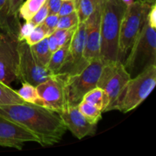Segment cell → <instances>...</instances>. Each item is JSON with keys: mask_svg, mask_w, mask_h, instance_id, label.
Returning a JSON list of instances; mask_svg holds the SVG:
<instances>
[{"mask_svg": "<svg viewBox=\"0 0 156 156\" xmlns=\"http://www.w3.org/2000/svg\"><path fill=\"white\" fill-rule=\"evenodd\" d=\"M0 116L30 131L43 146L59 143L67 130L57 112L29 102L0 106Z\"/></svg>", "mask_w": 156, "mask_h": 156, "instance_id": "6da1fadb", "label": "cell"}, {"mask_svg": "<svg viewBox=\"0 0 156 156\" xmlns=\"http://www.w3.org/2000/svg\"><path fill=\"white\" fill-rule=\"evenodd\" d=\"M126 8L123 0H101L100 58L104 62L120 61L119 34Z\"/></svg>", "mask_w": 156, "mask_h": 156, "instance_id": "7a4b0ae2", "label": "cell"}, {"mask_svg": "<svg viewBox=\"0 0 156 156\" xmlns=\"http://www.w3.org/2000/svg\"><path fill=\"white\" fill-rule=\"evenodd\" d=\"M123 63L131 78L156 65V31L146 21Z\"/></svg>", "mask_w": 156, "mask_h": 156, "instance_id": "3957f363", "label": "cell"}, {"mask_svg": "<svg viewBox=\"0 0 156 156\" xmlns=\"http://www.w3.org/2000/svg\"><path fill=\"white\" fill-rule=\"evenodd\" d=\"M155 85L156 65H153L129 79L111 111L128 113L136 109L150 95Z\"/></svg>", "mask_w": 156, "mask_h": 156, "instance_id": "277c9868", "label": "cell"}, {"mask_svg": "<svg viewBox=\"0 0 156 156\" xmlns=\"http://www.w3.org/2000/svg\"><path fill=\"white\" fill-rule=\"evenodd\" d=\"M103 66L104 61L98 58L90 61L80 71L60 76L64 80L68 106H78L85 94L97 87Z\"/></svg>", "mask_w": 156, "mask_h": 156, "instance_id": "5b68a950", "label": "cell"}, {"mask_svg": "<svg viewBox=\"0 0 156 156\" xmlns=\"http://www.w3.org/2000/svg\"><path fill=\"white\" fill-rule=\"evenodd\" d=\"M151 6L152 5L136 0L126 8L119 34V56L122 62L144 25Z\"/></svg>", "mask_w": 156, "mask_h": 156, "instance_id": "8992f818", "label": "cell"}, {"mask_svg": "<svg viewBox=\"0 0 156 156\" xmlns=\"http://www.w3.org/2000/svg\"><path fill=\"white\" fill-rule=\"evenodd\" d=\"M130 79V76L122 62H104L97 87L105 90L109 98V106L106 112L111 111Z\"/></svg>", "mask_w": 156, "mask_h": 156, "instance_id": "52a82bcc", "label": "cell"}, {"mask_svg": "<svg viewBox=\"0 0 156 156\" xmlns=\"http://www.w3.org/2000/svg\"><path fill=\"white\" fill-rule=\"evenodd\" d=\"M18 62L17 77L22 83L37 86L54 76L47 67L40 65L32 53L30 46L24 40L19 41L18 46Z\"/></svg>", "mask_w": 156, "mask_h": 156, "instance_id": "ba28073f", "label": "cell"}, {"mask_svg": "<svg viewBox=\"0 0 156 156\" xmlns=\"http://www.w3.org/2000/svg\"><path fill=\"white\" fill-rule=\"evenodd\" d=\"M18 37L0 31V82L9 85L17 80Z\"/></svg>", "mask_w": 156, "mask_h": 156, "instance_id": "9c48e42d", "label": "cell"}, {"mask_svg": "<svg viewBox=\"0 0 156 156\" xmlns=\"http://www.w3.org/2000/svg\"><path fill=\"white\" fill-rule=\"evenodd\" d=\"M86 42L85 22L79 23L75 28L69 42L68 56L63 66L57 75L66 76L80 71L89 62L83 58Z\"/></svg>", "mask_w": 156, "mask_h": 156, "instance_id": "30bf717a", "label": "cell"}, {"mask_svg": "<svg viewBox=\"0 0 156 156\" xmlns=\"http://www.w3.org/2000/svg\"><path fill=\"white\" fill-rule=\"evenodd\" d=\"M45 108L59 113L68 107L64 80L54 75L36 86Z\"/></svg>", "mask_w": 156, "mask_h": 156, "instance_id": "8fae6325", "label": "cell"}, {"mask_svg": "<svg viewBox=\"0 0 156 156\" xmlns=\"http://www.w3.org/2000/svg\"><path fill=\"white\" fill-rule=\"evenodd\" d=\"M30 142L39 143V140L23 126L0 116V146L21 150Z\"/></svg>", "mask_w": 156, "mask_h": 156, "instance_id": "7c38bea8", "label": "cell"}, {"mask_svg": "<svg viewBox=\"0 0 156 156\" xmlns=\"http://www.w3.org/2000/svg\"><path fill=\"white\" fill-rule=\"evenodd\" d=\"M101 0L97 5L94 12L85 21L86 42L83 58L88 62L100 58L101 52Z\"/></svg>", "mask_w": 156, "mask_h": 156, "instance_id": "4fadbf2b", "label": "cell"}, {"mask_svg": "<svg viewBox=\"0 0 156 156\" xmlns=\"http://www.w3.org/2000/svg\"><path fill=\"white\" fill-rule=\"evenodd\" d=\"M58 114L66 129L71 131L78 140H82L95 133L97 125L90 123L79 111L77 106H68Z\"/></svg>", "mask_w": 156, "mask_h": 156, "instance_id": "5bb4252c", "label": "cell"}, {"mask_svg": "<svg viewBox=\"0 0 156 156\" xmlns=\"http://www.w3.org/2000/svg\"><path fill=\"white\" fill-rule=\"evenodd\" d=\"M21 26L18 16L11 12L9 0H0V31L18 37Z\"/></svg>", "mask_w": 156, "mask_h": 156, "instance_id": "9a60e30c", "label": "cell"}, {"mask_svg": "<svg viewBox=\"0 0 156 156\" xmlns=\"http://www.w3.org/2000/svg\"><path fill=\"white\" fill-rule=\"evenodd\" d=\"M71 40V39H70ZM69 41L59 47L56 51L52 53L50 59L49 60L47 68L49 71L53 75H57L62 67L65 63L69 53Z\"/></svg>", "mask_w": 156, "mask_h": 156, "instance_id": "2e32d148", "label": "cell"}, {"mask_svg": "<svg viewBox=\"0 0 156 156\" xmlns=\"http://www.w3.org/2000/svg\"><path fill=\"white\" fill-rule=\"evenodd\" d=\"M82 100L97 107L102 111V113L106 112L109 106V98L108 94L105 90L99 87H95L88 91L85 94Z\"/></svg>", "mask_w": 156, "mask_h": 156, "instance_id": "e0dca14e", "label": "cell"}, {"mask_svg": "<svg viewBox=\"0 0 156 156\" xmlns=\"http://www.w3.org/2000/svg\"><path fill=\"white\" fill-rule=\"evenodd\" d=\"M30 49L37 62L42 66L47 67L52 55L49 48L47 37L40 42L30 46Z\"/></svg>", "mask_w": 156, "mask_h": 156, "instance_id": "ac0fdd59", "label": "cell"}, {"mask_svg": "<svg viewBox=\"0 0 156 156\" xmlns=\"http://www.w3.org/2000/svg\"><path fill=\"white\" fill-rule=\"evenodd\" d=\"M24 102L17 91L11 88L9 85L0 82V106L23 104Z\"/></svg>", "mask_w": 156, "mask_h": 156, "instance_id": "d6986e66", "label": "cell"}, {"mask_svg": "<svg viewBox=\"0 0 156 156\" xmlns=\"http://www.w3.org/2000/svg\"><path fill=\"white\" fill-rule=\"evenodd\" d=\"M47 0H26L18 9V16L25 21H29L44 5Z\"/></svg>", "mask_w": 156, "mask_h": 156, "instance_id": "ffe728a7", "label": "cell"}, {"mask_svg": "<svg viewBox=\"0 0 156 156\" xmlns=\"http://www.w3.org/2000/svg\"><path fill=\"white\" fill-rule=\"evenodd\" d=\"M17 92L24 101L44 107V101L38 94L37 90L34 85L24 82L21 88Z\"/></svg>", "mask_w": 156, "mask_h": 156, "instance_id": "44dd1931", "label": "cell"}, {"mask_svg": "<svg viewBox=\"0 0 156 156\" xmlns=\"http://www.w3.org/2000/svg\"><path fill=\"white\" fill-rule=\"evenodd\" d=\"M78 108L82 115L93 124L97 125L102 118V111L94 105L82 100L78 105Z\"/></svg>", "mask_w": 156, "mask_h": 156, "instance_id": "7402d4cb", "label": "cell"}, {"mask_svg": "<svg viewBox=\"0 0 156 156\" xmlns=\"http://www.w3.org/2000/svg\"><path fill=\"white\" fill-rule=\"evenodd\" d=\"M79 23H84L94 12L97 5L91 0H74ZM100 2V1H99Z\"/></svg>", "mask_w": 156, "mask_h": 156, "instance_id": "603a6c76", "label": "cell"}, {"mask_svg": "<svg viewBox=\"0 0 156 156\" xmlns=\"http://www.w3.org/2000/svg\"><path fill=\"white\" fill-rule=\"evenodd\" d=\"M48 36L49 33L47 31V30L44 27V24H41L39 25L36 26L34 28V30L31 31V33L29 35H27L24 40L26 41V43L28 45L32 46L34 44L41 41L42 40H44V38Z\"/></svg>", "mask_w": 156, "mask_h": 156, "instance_id": "cb8c5ba5", "label": "cell"}, {"mask_svg": "<svg viewBox=\"0 0 156 156\" xmlns=\"http://www.w3.org/2000/svg\"><path fill=\"white\" fill-rule=\"evenodd\" d=\"M78 24H79V19H78L77 13L75 11L71 14L59 17L56 28L70 29L76 27Z\"/></svg>", "mask_w": 156, "mask_h": 156, "instance_id": "d4e9b609", "label": "cell"}, {"mask_svg": "<svg viewBox=\"0 0 156 156\" xmlns=\"http://www.w3.org/2000/svg\"><path fill=\"white\" fill-rule=\"evenodd\" d=\"M77 26V25H76ZM76 27H73L70 29H58L56 28V30L53 31V34L56 37V41L58 42V45L59 47H62L65 44H66L68 41H70L73 34L74 32Z\"/></svg>", "mask_w": 156, "mask_h": 156, "instance_id": "484cf974", "label": "cell"}, {"mask_svg": "<svg viewBox=\"0 0 156 156\" xmlns=\"http://www.w3.org/2000/svg\"><path fill=\"white\" fill-rule=\"evenodd\" d=\"M48 15H49L48 7H47V2H45L44 4V5H43L42 7L37 11V13L27 21H30L32 24H34V25L36 27V26L42 24L43 21H44V19L47 18Z\"/></svg>", "mask_w": 156, "mask_h": 156, "instance_id": "4316f807", "label": "cell"}, {"mask_svg": "<svg viewBox=\"0 0 156 156\" xmlns=\"http://www.w3.org/2000/svg\"><path fill=\"white\" fill-rule=\"evenodd\" d=\"M59 16L58 15H48L47 18L44 19L42 24L48 31L49 35L52 34L57 27L58 21H59Z\"/></svg>", "mask_w": 156, "mask_h": 156, "instance_id": "83f0119b", "label": "cell"}, {"mask_svg": "<svg viewBox=\"0 0 156 156\" xmlns=\"http://www.w3.org/2000/svg\"><path fill=\"white\" fill-rule=\"evenodd\" d=\"M75 11H76V5H75L74 0H62L58 15L59 17L64 16L71 14Z\"/></svg>", "mask_w": 156, "mask_h": 156, "instance_id": "f1b7e54d", "label": "cell"}, {"mask_svg": "<svg viewBox=\"0 0 156 156\" xmlns=\"http://www.w3.org/2000/svg\"><path fill=\"white\" fill-rule=\"evenodd\" d=\"M34 27L35 26L32 24L30 21H26L23 25L21 26L19 34H18V40L19 41L24 40L27 35H29L31 33V31L34 30Z\"/></svg>", "mask_w": 156, "mask_h": 156, "instance_id": "f546056e", "label": "cell"}, {"mask_svg": "<svg viewBox=\"0 0 156 156\" xmlns=\"http://www.w3.org/2000/svg\"><path fill=\"white\" fill-rule=\"evenodd\" d=\"M62 0H47L49 15H58Z\"/></svg>", "mask_w": 156, "mask_h": 156, "instance_id": "4dcf8cb0", "label": "cell"}, {"mask_svg": "<svg viewBox=\"0 0 156 156\" xmlns=\"http://www.w3.org/2000/svg\"><path fill=\"white\" fill-rule=\"evenodd\" d=\"M146 21L149 23V25L153 28L156 29V4L152 5L150 10L148 12Z\"/></svg>", "mask_w": 156, "mask_h": 156, "instance_id": "1f68e13d", "label": "cell"}, {"mask_svg": "<svg viewBox=\"0 0 156 156\" xmlns=\"http://www.w3.org/2000/svg\"><path fill=\"white\" fill-rule=\"evenodd\" d=\"M47 39H48V46L49 48H50V52L51 53H53L55 51L58 50L59 48V45H58V42L56 41V38L54 35L52 34L49 35L47 37Z\"/></svg>", "mask_w": 156, "mask_h": 156, "instance_id": "d6a6232c", "label": "cell"}, {"mask_svg": "<svg viewBox=\"0 0 156 156\" xmlns=\"http://www.w3.org/2000/svg\"><path fill=\"white\" fill-rule=\"evenodd\" d=\"M9 1L12 13L14 15L18 16V9H19V7L23 3L24 0H9Z\"/></svg>", "mask_w": 156, "mask_h": 156, "instance_id": "836d02e7", "label": "cell"}, {"mask_svg": "<svg viewBox=\"0 0 156 156\" xmlns=\"http://www.w3.org/2000/svg\"><path fill=\"white\" fill-rule=\"evenodd\" d=\"M136 1L141 2H145V3H148V4H155L156 0H136Z\"/></svg>", "mask_w": 156, "mask_h": 156, "instance_id": "e575fe53", "label": "cell"}, {"mask_svg": "<svg viewBox=\"0 0 156 156\" xmlns=\"http://www.w3.org/2000/svg\"><path fill=\"white\" fill-rule=\"evenodd\" d=\"M123 1L124 2L125 4L128 6V5H129L132 4V3L134 2V0H123Z\"/></svg>", "mask_w": 156, "mask_h": 156, "instance_id": "d590c367", "label": "cell"}, {"mask_svg": "<svg viewBox=\"0 0 156 156\" xmlns=\"http://www.w3.org/2000/svg\"><path fill=\"white\" fill-rule=\"evenodd\" d=\"M91 1H92L93 2H94V3H96V4H98V3L99 2V1H100V0H91Z\"/></svg>", "mask_w": 156, "mask_h": 156, "instance_id": "8d00e7d4", "label": "cell"}]
</instances>
